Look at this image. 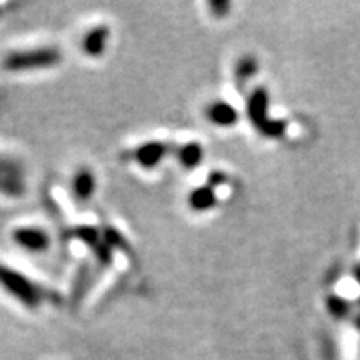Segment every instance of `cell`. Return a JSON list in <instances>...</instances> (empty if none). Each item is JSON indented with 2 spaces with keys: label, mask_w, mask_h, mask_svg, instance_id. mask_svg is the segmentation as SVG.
Here are the masks:
<instances>
[{
  "label": "cell",
  "mask_w": 360,
  "mask_h": 360,
  "mask_svg": "<svg viewBox=\"0 0 360 360\" xmlns=\"http://www.w3.org/2000/svg\"><path fill=\"white\" fill-rule=\"evenodd\" d=\"M209 119L210 122L217 125H232L237 119V112L233 110L229 103L219 102V103H214V105H210Z\"/></svg>",
  "instance_id": "cell-1"
},
{
  "label": "cell",
  "mask_w": 360,
  "mask_h": 360,
  "mask_svg": "<svg viewBox=\"0 0 360 360\" xmlns=\"http://www.w3.org/2000/svg\"><path fill=\"white\" fill-rule=\"evenodd\" d=\"M19 242L29 249H44L47 244V237L39 231H24L19 233Z\"/></svg>",
  "instance_id": "cell-2"
},
{
  "label": "cell",
  "mask_w": 360,
  "mask_h": 360,
  "mask_svg": "<svg viewBox=\"0 0 360 360\" xmlns=\"http://www.w3.org/2000/svg\"><path fill=\"white\" fill-rule=\"evenodd\" d=\"M215 200V197L210 193L209 191H197L195 193H193L192 197V204L197 207V209H207V207L212 205V202Z\"/></svg>",
  "instance_id": "cell-3"
},
{
  "label": "cell",
  "mask_w": 360,
  "mask_h": 360,
  "mask_svg": "<svg viewBox=\"0 0 360 360\" xmlns=\"http://www.w3.org/2000/svg\"><path fill=\"white\" fill-rule=\"evenodd\" d=\"M199 157H200V148L197 146H188L182 155V162L186 165H193L199 162Z\"/></svg>",
  "instance_id": "cell-4"
}]
</instances>
